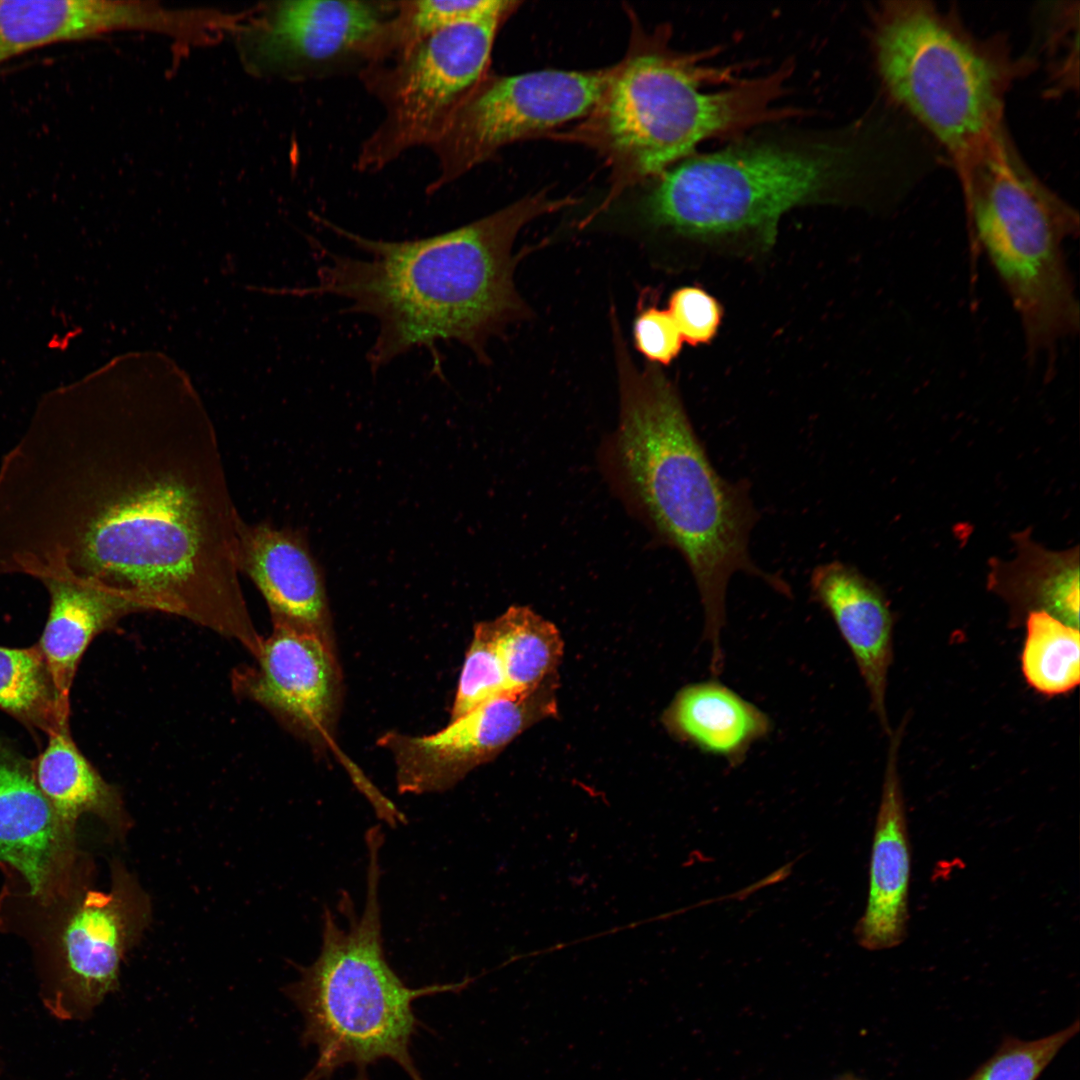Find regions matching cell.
Instances as JSON below:
<instances>
[{
	"mask_svg": "<svg viewBox=\"0 0 1080 1080\" xmlns=\"http://www.w3.org/2000/svg\"><path fill=\"white\" fill-rule=\"evenodd\" d=\"M668 48L633 32L621 62L609 68L592 109L559 139L595 149L610 169L609 200L684 160L701 142L794 115L776 107L786 70L738 80L730 68Z\"/></svg>",
	"mask_w": 1080,
	"mask_h": 1080,
	"instance_id": "cell-4",
	"label": "cell"
},
{
	"mask_svg": "<svg viewBox=\"0 0 1080 1080\" xmlns=\"http://www.w3.org/2000/svg\"><path fill=\"white\" fill-rule=\"evenodd\" d=\"M38 580L48 592L49 612L37 645L57 690L70 703L77 668L91 641L130 614L161 609L138 591L67 570L49 572Z\"/></svg>",
	"mask_w": 1080,
	"mask_h": 1080,
	"instance_id": "cell-17",
	"label": "cell"
},
{
	"mask_svg": "<svg viewBox=\"0 0 1080 1080\" xmlns=\"http://www.w3.org/2000/svg\"><path fill=\"white\" fill-rule=\"evenodd\" d=\"M57 937L55 968L42 990L49 1014L84 1021L119 987L120 966L149 919L147 896L120 864L108 891L88 890L70 901Z\"/></svg>",
	"mask_w": 1080,
	"mask_h": 1080,
	"instance_id": "cell-12",
	"label": "cell"
},
{
	"mask_svg": "<svg viewBox=\"0 0 1080 1080\" xmlns=\"http://www.w3.org/2000/svg\"><path fill=\"white\" fill-rule=\"evenodd\" d=\"M955 163L975 244L1018 316L1027 358L1050 356L1080 325L1064 253L1078 214L1032 175L1003 128Z\"/></svg>",
	"mask_w": 1080,
	"mask_h": 1080,
	"instance_id": "cell-6",
	"label": "cell"
},
{
	"mask_svg": "<svg viewBox=\"0 0 1080 1080\" xmlns=\"http://www.w3.org/2000/svg\"><path fill=\"white\" fill-rule=\"evenodd\" d=\"M0 710L47 736L70 726V703L57 690L37 644L0 646Z\"/></svg>",
	"mask_w": 1080,
	"mask_h": 1080,
	"instance_id": "cell-24",
	"label": "cell"
},
{
	"mask_svg": "<svg viewBox=\"0 0 1080 1080\" xmlns=\"http://www.w3.org/2000/svg\"><path fill=\"white\" fill-rule=\"evenodd\" d=\"M236 565L262 594L272 625L335 642L324 576L300 531L241 518Z\"/></svg>",
	"mask_w": 1080,
	"mask_h": 1080,
	"instance_id": "cell-16",
	"label": "cell"
},
{
	"mask_svg": "<svg viewBox=\"0 0 1080 1080\" xmlns=\"http://www.w3.org/2000/svg\"><path fill=\"white\" fill-rule=\"evenodd\" d=\"M872 34L889 94L955 162L1003 128L1004 97L1016 69L999 47L923 1L883 4Z\"/></svg>",
	"mask_w": 1080,
	"mask_h": 1080,
	"instance_id": "cell-8",
	"label": "cell"
},
{
	"mask_svg": "<svg viewBox=\"0 0 1080 1080\" xmlns=\"http://www.w3.org/2000/svg\"><path fill=\"white\" fill-rule=\"evenodd\" d=\"M47 738L43 751L33 758L34 774L58 819L76 832L79 818L91 814L113 833H125L129 821L120 793L79 750L70 726Z\"/></svg>",
	"mask_w": 1080,
	"mask_h": 1080,
	"instance_id": "cell-22",
	"label": "cell"
},
{
	"mask_svg": "<svg viewBox=\"0 0 1080 1080\" xmlns=\"http://www.w3.org/2000/svg\"><path fill=\"white\" fill-rule=\"evenodd\" d=\"M557 680L552 677L529 690H509L430 735L383 734L377 745L392 757L398 792L447 791L494 759L526 729L556 715Z\"/></svg>",
	"mask_w": 1080,
	"mask_h": 1080,
	"instance_id": "cell-14",
	"label": "cell"
},
{
	"mask_svg": "<svg viewBox=\"0 0 1080 1080\" xmlns=\"http://www.w3.org/2000/svg\"><path fill=\"white\" fill-rule=\"evenodd\" d=\"M809 586L813 599L831 617L850 649L871 708L889 734L886 690L893 657V616L883 591L840 561L817 566Z\"/></svg>",
	"mask_w": 1080,
	"mask_h": 1080,
	"instance_id": "cell-19",
	"label": "cell"
},
{
	"mask_svg": "<svg viewBox=\"0 0 1080 1080\" xmlns=\"http://www.w3.org/2000/svg\"><path fill=\"white\" fill-rule=\"evenodd\" d=\"M1078 1031L1076 1020L1067 1028L1037 1040L1009 1038L967 1080H1036Z\"/></svg>",
	"mask_w": 1080,
	"mask_h": 1080,
	"instance_id": "cell-29",
	"label": "cell"
},
{
	"mask_svg": "<svg viewBox=\"0 0 1080 1080\" xmlns=\"http://www.w3.org/2000/svg\"><path fill=\"white\" fill-rule=\"evenodd\" d=\"M75 833L39 789L33 758L0 734V863L16 870L44 906L72 896Z\"/></svg>",
	"mask_w": 1080,
	"mask_h": 1080,
	"instance_id": "cell-15",
	"label": "cell"
},
{
	"mask_svg": "<svg viewBox=\"0 0 1080 1080\" xmlns=\"http://www.w3.org/2000/svg\"><path fill=\"white\" fill-rule=\"evenodd\" d=\"M1010 562L991 561L989 586L1027 613L1042 610L1079 628V551H1050L1024 532L1015 537Z\"/></svg>",
	"mask_w": 1080,
	"mask_h": 1080,
	"instance_id": "cell-23",
	"label": "cell"
},
{
	"mask_svg": "<svg viewBox=\"0 0 1080 1080\" xmlns=\"http://www.w3.org/2000/svg\"><path fill=\"white\" fill-rule=\"evenodd\" d=\"M173 368L45 410L3 456L0 576L67 570L138 591L253 655L241 516L213 423Z\"/></svg>",
	"mask_w": 1080,
	"mask_h": 1080,
	"instance_id": "cell-1",
	"label": "cell"
},
{
	"mask_svg": "<svg viewBox=\"0 0 1080 1080\" xmlns=\"http://www.w3.org/2000/svg\"><path fill=\"white\" fill-rule=\"evenodd\" d=\"M613 329L619 419L601 443L600 468L627 510L686 562L703 609L704 640L717 662L724 657L726 594L735 573L788 597L791 589L750 556L759 514L746 482L717 472L674 386L656 368L637 367L616 323Z\"/></svg>",
	"mask_w": 1080,
	"mask_h": 1080,
	"instance_id": "cell-3",
	"label": "cell"
},
{
	"mask_svg": "<svg viewBox=\"0 0 1080 1080\" xmlns=\"http://www.w3.org/2000/svg\"><path fill=\"white\" fill-rule=\"evenodd\" d=\"M574 202L541 191L453 230L403 241L367 238L317 216L364 256L317 244V281L297 292L342 298L346 311L376 320L377 335L367 354L374 373L416 348L429 352L441 373L439 343L457 342L486 361L490 338L528 313L513 279L518 233L535 218Z\"/></svg>",
	"mask_w": 1080,
	"mask_h": 1080,
	"instance_id": "cell-2",
	"label": "cell"
},
{
	"mask_svg": "<svg viewBox=\"0 0 1080 1080\" xmlns=\"http://www.w3.org/2000/svg\"><path fill=\"white\" fill-rule=\"evenodd\" d=\"M873 152L856 139L757 142L684 159L657 177L642 212L686 237L752 234L769 244L787 211L864 184Z\"/></svg>",
	"mask_w": 1080,
	"mask_h": 1080,
	"instance_id": "cell-7",
	"label": "cell"
},
{
	"mask_svg": "<svg viewBox=\"0 0 1080 1080\" xmlns=\"http://www.w3.org/2000/svg\"><path fill=\"white\" fill-rule=\"evenodd\" d=\"M492 623L510 690L533 689L557 675L564 646L552 622L513 605Z\"/></svg>",
	"mask_w": 1080,
	"mask_h": 1080,
	"instance_id": "cell-25",
	"label": "cell"
},
{
	"mask_svg": "<svg viewBox=\"0 0 1080 1080\" xmlns=\"http://www.w3.org/2000/svg\"><path fill=\"white\" fill-rule=\"evenodd\" d=\"M662 722L674 738L731 767L743 763L752 746L773 729L763 710L717 679L682 687Z\"/></svg>",
	"mask_w": 1080,
	"mask_h": 1080,
	"instance_id": "cell-20",
	"label": "cell"
},
{
	"mask_svg": "<svg viewBox=\"0 0 1080 1080\" xmlns=\"http://www.w3.org/2000/svg\"><path fill=\"white\" fill-rule=\"evenodd\" d=\"M635 346L648 360L669 364L682 348V337L668 311L649 307L641 311L633 326Z\"/></svg>",
	"mask_w": 1080,
	"mask_h": 1080,
	"instance_id": "cell-31",
	"label": "cell"
},
{
	"mask_svg": "<svg viewBox=\"0 0 1080 1080\" xmlns=\"http://www.w3.org/2000/svg\"><path fill=\"white\" fill-rule=\"evenodd\" d=\"M1026 627L1021 666L1028 684L1048 696L1076 688L1080 681L1079 628L1042 610L1027 613Z\"/></svg>",
	"mask_w": 1080,
	"mask_h": 1080,
	"instance_id": "cell-26",
	"label": "cell"
},
{
	"mask_svg": "<svg viewBox=\"0 0 1080 1080\" xmlns=\"http://www.w3.org/2000/svg\"><path fill=\"white\" fill-rule=\"evenodd\" d=\"M512 14L465 22L418 40L360 70L384 117L360 147L356 168L376 172L404 152L431 147L488 72L501 25Z\"/></svg>",
	"mask_w": 1080,
	"mask_h": 1080,
	"instance_id": "cell-9",
	"label": "cell"
},
{
	"mask_svg": "<svg viewBox=\"0 0 1080 1080\" xmlns=\"http://www.w3.org/2000/svg\"><path fill=\"white\" fill-rule=\"evenodd\" d=\"M125 0H0V65L45 46L128 31Z\"/></svg>",
	"mask_w": 1080,
	"mask_h": 1080,
	"instance_id": "cell-21",
	"label": "cell"
},
{
	"mask_svg": "<svg viewBox=\"0 0 1080 1080\" xmlns=\"http://www.w3.org/2000/svg\"><path fill=\"white\" fill-rule=\"evenodd\" d=\"M509 690L492 620L480 622L465 655L450 720Z\"/></svg>",
	"mask_w": 1080,
	"mask_h": 1080,
	"instance_id": "cell-28",
	"label": "cell"
},
{
	"mask_svg": "<svg viewBox=\"0 0 1080 1080\" xmlns=\"http://www.w3.org/2000/svg\"><path fill=\"white\" fill-rule=\"evenodd\" d=\"M903 727L889 733L890 742L870 857L868 898L858 921V944L870 951L899 946L906 938L911 849L898 773Z\"/></svg>",
	"mask_w": 1080,
	"mask_h": 1080,
	"instance_id": "cell-18",
	"label": "cell"
},
{
	"mask_svg": "<svg viewBox=\"0 0 1080 1080\" xmlns=\"http://www.w3.org/2000/svg\"><path fill=\"white\" fill-rule=\"evenodd\" d=\"M232 688L266 709L319 753L341 757L360 792L373 784L342 755L335 742L343 677L335 642L317 634L272 625L259 654L232 673Z\"/></svg>",
	"mask_w": 1080,
	"mask_h": 1080,
	"instance_id": "cell-13",
	"label": "cell"
},
{
	"mask_svg": "<svg viewBox=\"0 0 1080 1080\" xmlns=\"http://www.w3.org/2000/svg\"><path fill=\"white\" fill-rule=\"evenodd\" d=\"M608 75L609 68L510 76L487 72L430 147L438 172L427 191L452 183L508 144L581 119L599 99Z\"/></svg>",
	"mask_w": 1080,
	"mask_h": 1080,
	"instance_id": "cell-10",
	"label": "cell"
},
{
	"mask_svg": "<svg viewBox=\"0 0 1080 1080\" xmlns=\"http://www.w3.org/2000/svg\"><path fill=\"white\" fill-rule=\"evenodd\" d=\"M672 316L683 341L690 345L709 343L716 335L722 318L718 301L698 287H682L669 299Z\"/></svg>",
	"mask_w": 1080,
	"mask_h": 1080,
	"instance_id": "cell-30",
	"label": "cell"
},
{
	"mask_svg": "<svg viewBox=\"0 0 1080 1080\" xmlns=\"http://www.w3.org/2000/svg\"><path fill=\"white\" fill-rule=\"evenodd\" d=\"M365 842L368 865L362 912L357 913L346 892L339 901L345 924L325 908L319 955L300 969L286 993L303 1017L302 1040L317 1049L313 1074L318 1078L346 1065L364 1073L369 1065L389 1059L411 1080H423L410 1053L417 1026L413 1002L462 989L467 981L411 988L389 966L379 901L381 828L368 829Z\"/></svg>",
	"mask_w": 1080,
	"mask_h": 1080,
	"instance_id": "cell-5",
	"label": "cell"
},
{
	"mask_svg": "<svg viewBox=\"0 0 1080 1080\" xmlns=\"http://www.w3.org/2000/svg\"><path fill=\"white\" fill-rule=\"evenodd\" d=\"M1 73H2V71H0V74H1Z\"/></svg>",
	"mask_w": 1080,
	"mask_h": 1080,
	"instance_id": "cell-32",
	"label": "cell"
},
{
	"mask_svg": "<svg viewBox=\"0 0 1080 1080\" xmlns=\"http://www.w3.org/2000/svg\"><path fill=\"white\" fill-rule=\"evenodd\" d=\"M398 1L288 0L250 10L238 37L248 71L312 77L373 59Z\"/></svg>",
	"mask_w": 1080,
	"mask_h": 1080,
	"instance_id": "cell-11",
	"label": "cell"
},
{
	"mask_svg": "<svg viewBox=\"0 0 1080 1080\" xmlns=\"http://www.w3.org/2000/svg\"><path fill=\"white\" fill-rule=\"evenodd\" d=\"M520 2L507 0L398 1L386 24L375 58L381 61L436 32L489 16L512 14ZM370 63V64H371Z\"/></svg>",
	"mask_w": 1080,
	"mask_h": 1080,
	"instance_id": "cell-27",
	"label": "cell"
}]
</instances>
